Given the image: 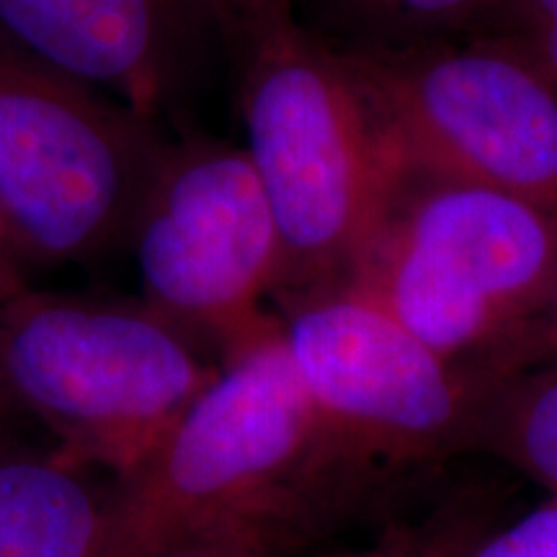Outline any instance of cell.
<instances>
[{
    "label": "cell",
    "instance_id": "8",
    "mask_svg": "<svg viewBox=\"0 0 557 557\" xmlns=\"http://www.w3.org/2000/svg\"><path fill=\"white\" fill-rule=\"evenodd\" d=\"M127 246L143 302L212 344L220 359L261 336L282 282V240L248 152L209 137L171 139Z\"/></svg>",
    "mask_w": 557,
    "mask_h": 557
},
{
    "label": "cell",
    "instance_id": "14",
    "mask_svg": "<svg viewBox=\"0 0 557 557\" xmlns=\"http://www.w3.org/2000/svg\"><path fill=\"white\" fill-rule=\"evenodd\" d=\"M462 557H557V498L542 500L487 540H475Z\"/></svg>",
    "mask_w": 557,
    "mask_h": 557
},
{
    "label": "cell",
    "instance_id": "17",
    "mask_svg": "<svg viewBox=\"0 0 557 557\" xmlns=\"http://www.w3.org/2000/svg\"><path fill=\"white\" fill-rule=\"evenodd\" d=\"M468 529L465 527H431L421 532L395 534L367 553L351 557H462L465 549L472 545Z\"/></svg>",
    "mask_w": 557,
    "mask_h": 557
},
{
    "label": "cell",
    "instance_id": "4",
    "mask_svg": "<svg viewBox=\"0 0 557 557\" xmlns=\"http://www.w3.org/2000/svg\"><path fill=\"white\" fill-rule=\"evenodd\" d=\"M557 278V218L478 184L403 165L341 282L438 357L504 359Z\"/></svg>",
    "mask_w": 557,
    "mask_h": 557
},
{
    "label": "cell",
    "instance_id": "12",
    "mask_svg": "<svg viewBox=\"0 0 557 557\" xmlns=\"http://www.w3.org/2000/svg\"><path fill=\"white\" fill-rule=\"evenodd\" d=\"M295 0V11H297ZM348 29L361 47H408L496 32L506 24L513 0H312Z\"/></svg>",
    "mask_w": 557,
    "mask_h": 557
},
{
    "label": "cell",
    "instance_id": "6",
    "mask_svg": "<svg viewBox=\"0 0 557 557\" xmlns=\"http://www.w3.org/2000/svg\"><path fill=\"white\" fill-rule=\"evenodd\" d=\"M346 52L403 165L557 218V83L517 32Z\"/></svg>",
    "mask_w": 557,
    "mask_h": 557
},
{
    "label": "cell",
    "instance_id": "7",
    "mask_svg": "<svg viewBox=\"0 0 557 557\" xmlns=\"http://www.w3.org/2000/svg\"><path fill=\"white\" fill-rule=\"evenodd\" d=\"M278 308L297 377L348 470L470 447L491 369L472 372L438 357L344 282Z\"/></svg>",
    "mask_w": 557,
    "mask_h": 557
},
{
    "label": "cell",
    "instance_id": "20",
    "mask_svg": "<svg viewBox=\"0 0 557 557\" xmlns=\"http://www.w3.org/2000/svg\"><path fill=\"white\" fill-rule=\"evenodd\" d=\"M26 418L18 413L16 408H13V403L5 398L3 387H0V449L9 447V444H16V442H24V436H21V426L18 423H24Z\"/></svg>",
    "mask_w": 557,
    "mask_h": 557
},
{
    "label": "cell",
    "instance_id": "18",
    "mask_svg": "<svg viewBox=\"0 0 557 557\" xmlns=\"http://www.w3.org/2000/svg\"><path fill=\"white\" fill-rule=\"evenodd\" d=\"M508 354H511L513 364H517L519 359H532L542 354V357L553 361L549 369H557V278L553 289H549L545 305H542V310L537 312V318L521 331V336L513 341L511 351Z\"/></svg>",
    "mask_w": 557,
    "mask_h": 557
},
{
    "label": "cell",
    "instance_id": "9",
    "mask_svg": "<svg viewBox=\"0 0 557 557\" xmlns=\"http://www.w3.org/2000/svg\"><path fill=\"white\" fill-rule=\"evenodd\" d=\"M189 0H0V41L156 122L194 34Z\"/></svg>",
    "mask_w": 557,
    "mask_h": 557
},
{
    "label": "cell",
    "instance_id": "3",
    "mask_svg": "<svg viewBox=\"0 0 557 557\" xmlns=\"http://www.w3.org/2000/svg\"><path fill=\"white\" fill-rule=\"evenodd\" d=\"M220 361L148 302L29 287L0 305V387L62 455L124 480L218 374Z\"/></svg>",
    "mask_w": 557,
    "mask_h": 557
},
{
    "label": "cell",
    "instance_id": "11",
    "mask_svg": "<svg viewBox=\"0 0 557 557\" xmlns=\"http://www.w3.org/2000/svg\"><path fill=\"white\" fill-rule=\"evenodd\" d=\"M470 447L491 449L557 498V369L519 374L493 367L480 398Z\"/></svg>",
    "mask_w": 557,
    "mask_h": 557
},
{
    "label": "cell",
    "instance_id": "5",
    "mask_svg": "<svg viewBox=\"0 0 557 557\" xmlns=\"http://www.w3.org/2000/svg\"><path fill=\"white\" fill-rule=\"evenodd\" d=\"M169 143L148 116L0 41V212L26 271L127 243Z\"/></svg>",
    "mask_w": 557,
    "mask_h": 557
},
{
    "label": "cell",
    "instance_id": "13",
    "mask_svg": "<svg viewBox=\"0 0 557 557\" xmlns=\"http://www.w3.org/2000/svg\"><path fill=\"white\" fill-rule=\"evenodd\" d=\"M207 29L220 32L243 52L263 32L295 18V0H189Z\"/></svg>",
    "mask_w": 557,
    "mask_h": 557
},
{
    "label": "cell",
    "instance_id": "16",
    "mask_svg": "<svg viewBox=\"0 0 557 557\" xmlns=\"http://www.w3.org/2000/svg\"><path fill=\"white\" fill-rule=\"evenodd\" d=\"M504 26L524 39L529 52L557 83V0H513Z\"/></svg>",
    "mask_w": 557,
    "mask_h": 557
},
{
    "label": "cell",
    "instance_id": "2",
    "mask_svg": "<svg viewBox=\"0 0 557 557\" xmlns=\"http://www.w3.org/2000/svg\"><path fill=\"white\" fill-rule=\"evenodd\" d=\"M243 54L240 111L256 176L282 240L276 302L346 276L400 176L346 50L297 16Z\"/></svg>",
    "mask_w": 557,
    "mask_h": 557
},
{
    "label": "cell",
    "instance_id": "15",
    "mask_svg": "<svg viewBox=\"0 0 557 557\" xmlns=\"http://www.w3.org/2000/svg\"><path fill=\"white\" fill-rule=\"evenodd\" d=\"M292 549L295 547L287 542L261 537V534L212 532L178 540L148 557H287Z\"/></svg>",
    "mask_w": 557,
    "mask_h": 557
},
{
    "label": "cell",
    "instance_id": "10",
    "mask_svg": "<svg viewBox=\"0 0 557 557\" xmlns=\"http://www.w3.org/2000/svg\"><path fill=\"white\" fill-rule=\"evenodd\" d=\"M114 480L54 447L0 449V557H107Z\"/></svg>",
    "mask_w": 557,
    "mask_h": 557
},
{
    "label": "cell",
    "instance_id": "19",
    "mask_svg": "<svg viewBox=\"0 0 557 557\" xmlns=\"http://www.w3.org/2000/svg\"><path fill=\"white\" fill-rule=\"evenodd\" d=\"M29 271L18 261L16 250H13L9 227H5L3 212H0V305L9 302L21 292L29 289Z\"/></svg>",
    "mask_w": 557,
    "mask_h": 557
},
{
    "label": "cell",
    "instance_id": "1",
    "mask_svg": "<svg viewBox=\"0 0 557 557\" xmlns=\"http://www.w3.org/2000/svg\"><path fill=\"white\" fill-rule=\"evenodd\" d=\"M344 472L276 323L220 359L143 468L114 480L107 557L212 532L295 547Z\"/></svg>",
    "mask_w": 557,
    "mask_h": 557
}]
</instances>
